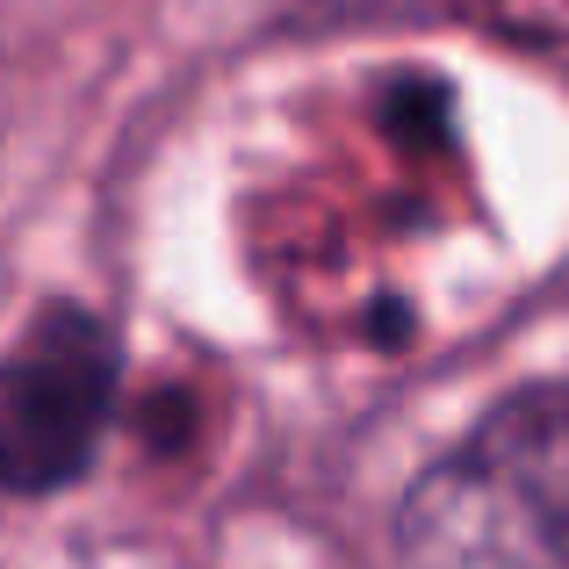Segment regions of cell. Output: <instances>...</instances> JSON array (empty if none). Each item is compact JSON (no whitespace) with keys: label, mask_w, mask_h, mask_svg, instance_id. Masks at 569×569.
<instances>
[{"label":"cell","mask_w":569,"mask_h":569,"mask_svg":"<svg viewBox=\"0 0 569 569\" xmlns=\"http://www.w3.org/2000/svg\"><path fill=\"white\" fill-rule=\"evenodd\" d=\"M123 347L109 318L72 296L43 303L0 353V498H58L101 455Z\"/></svg>","instance_id":"2"},{"label":"cell","mask_w":569,"mask_h":569,"mask_svg":"<svg viewBox=\"0 0 569 569\" xmlns=\"http://www.w3.org/2000/svg\"><path fill=\"white\" fill-rule=\"evenodd\" d=\"M403 569H569V376L498 397L397 498Z\"/></svg>","instance_id":"1"}]
</instances>
